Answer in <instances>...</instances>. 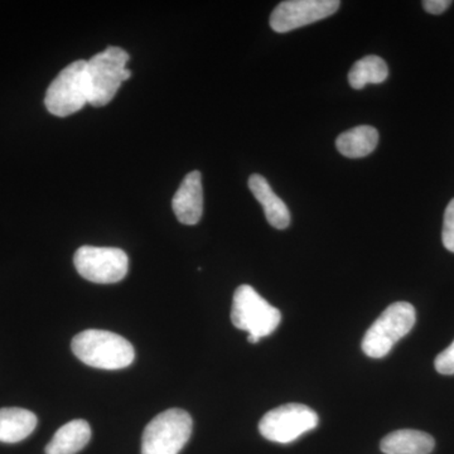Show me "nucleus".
Segmentation results:
<instances>
[{
	"label": "nucleus",
	"instance_id": "nucleus-15",
	"mask_svg": "<svg viewBox=\"0 0 454 454\" xmlns=\"http://www.w3.org/2000/svg\"><path fill=\"white\" fill-rule=\"evenodd\" d=\"M379 143V133L370 125H361L340 134L336 146L348 158H363L372 154Z\"/></svg>",
	"mask_w": 454,
	"mask_h": 454
},
{
	"label": "nucleus",
	"instance_id": "nucleus-1",
	"mask_svg": "<svg viewBox=\"0 0 454 454\" xmlns=\"http://www.w3.org/2000/svg\"><path fill=\"white\" fill-rule=\"evenodd\" d=\"M71 348L74 356L95 369H125L136 358V351L129 340L109 331H83L74 337Z\"/></svg>",
	"mask_w": 454,
	"mask_h": 454
},
{
	"label": "nucleus",
	"instance_id": "nucleus-17",
	"mask_svg": "<svg viewBox=\"0 0 454 454\" xmlns=\"http://www.w3.org/2000/svg\"><path fill=\"white\" fill-rule=\"evenodd\" d=\"M442 240L444 247L454 253V199L447 206L444 212L443 231H442Z\"/></svg>",
	"mask_w": 454,
	"mask_h": 454
},
{
	"label": "nucleus",
	"instance_id": "nucleus-12",
	"mask_svg": "<svg viewBox=\"0 0 454 454\" xmlns=\"http://www.w3.org/2000/svg\"><path fill=\"white\" fill-rule=\"evenodd\" d=\"M435 441L428 433L414 429H400L382 438L381 452L384 454H430Z\"/></svg>",
	"mask_w": 454,
	"mask_h": 454
},
{
	"label": "nucleus",
	"instance_id": "nucleus-5",
	"mask_svg": "<svg viewBox=\"0 0 454 454\" xmlns=\"http://www.w3.org/2000/svg\"><path fill=\"white\" fill-rule=\"evenodd\" d=\"M192 418L184 409H168L145 427L142 454H178L192 435Z\"/></svg>",
	"mask_w": 454,
	"mask_h": 454
},
{
	"label": "nucleus",
	"instance_id": "nucleus-8",
	"mask_svg": "<svg viewBox=\"0 0 454 454\" xmlns=\"http://www.w3.org/2000/svg\"><path fill=\"white\" fill-rule=\"evenodd\" d=\"M74 264L80 276L97 284L121 282L129 270V258L118 247L86 245L74 253Z\"/></svg>",
	"mask_w": 454,
	"mask_h": 454
},
{
	"label": "nucleus",
	"instance_id": "nucleus-14",
	"mask_svg": "<svg viewBox=\"0 0 454 454\" xmlns=\"http://www.w3.org/2000/svg\"><path fill=\"white\" fill-rule=\"evenodd\" d=\"M37 423V417L27 409H0V442L18 443L25 441L32 434Z\"/></svg>",
	"mask_w": 454,
	"mask_h": 454
},
{
	"label": "nucleus",
	"instance_id": "nucleus-19",
	"mask_svg": "<svg viewBox=\"0 0 454 454\" xmlns=\"http://www.w3.org/2000/svg\"><path fill=\"white\" fill-rule=\"evenodd\" d=\"M450 5H452L450 0H426V2H423L424 9L429 14H434V16L444 13Z\"/></svg>",
	"mask_w": 454,
	"mask_h": 454
},
{
	"label": "nucleus",
	"instance_id": "nucleus-2",
	"mask_svg": "<svg viewBox=\"0 0 454 454\" xmlns=\"http://www.w3.org/2000/svg\"><path fill=\"white\" fill-rule=\"evenodd\" d=\"M128 61L129 55L119 47H109L86 61L90 106H106L113 100L121 83L131 77Z\"/></svg>",
	"mask_w": 454,
	"mask_h": 454
},
{
	"label": "nucleus",
	"instance_id": "nucleus-4",
	"mask_svg": "<svg viewBox=\"0 0 454 454\" xmlns=\"http://www.w3.org/2000/svg\"><path fill=\"white\" fill-rule=\"evenodd\" d=\"M417 313L408 301H396L387 307L367 330L363 340L366 356L382 358L393 349L403 337L413 330Z\"/></svg>",
	"mask_w": 454,
	"mask_h": 454
},
{
	"label": "nucleus",
	"instance_id": "nucleus-6",
	"mask_svg": "<svg viewBox=\"0 0 454 454\" xmlns=\"http://www.w3.org/2000/svg\"><path fill=\"white\" fill-rule=\"evenodd\" d=\"M86 104H89L86 61L73 62L57 74L47 89L44 106L53 115L65 118L79 112Z\"/></svg>",
	"mask_w": 454,
	"mask_h": 454
},
{
	"label": "nucleus",
	"instance_id": "nucleus-13",
	"mask_svg": "<svg viewBox=\"0 0 454 454\" xmlns=\"http://www.w3.org/2000/svg\"><path fill=\"white\" fill-rule=\"evenodd\" d=\"M91 439L90 424L83 419L65 424L46 447V454H76L83 450Z\"/></svg>",
	"mask_w": 454,
	"mask_h": 454
},
{
	"label": "nucleus",
	"instance_id": "nucleus-7",
	"mask_svg": "<svg viewBox=\"0 0 454 454\" xmlns=\"http://www.w3.org/2000/svg\"><path fill=\"white\" fill-rule=\"evenodd\" d=\"M318 422V415L309 406L286 404L262 418L259 432L268 441L286 444L315 429Z\"/></svg>",
	"mask_w": 454,
	"mask_h": 454
},
{
	"label": "nucleus",
	"instance_id": "nucleus-18",
	"mask_svg": "<svg viewBox=\"0 0 454 454\" xmlns=\"http://www.w3.org/2000/svg\"><path fill=\"white\" fill-rule=\"evenodd\" d=\"M435 370L442 375H454V340L452 345L438 355L434 361Z\"/></svg>",
	"mask_w": 454,
	"mask_h": 454
},
{
	"label": "nucleus",
	"instance_id": "nucleus-9",
	"mask_svg": "<svg viewBox=\"0 0 454 454\" xmlns=\"http://www.w3.org/2000/svg\"><path fill=\"white\" fill-rule=\"evenodd\" d=\"M340 5L339 0H288L274 9L270 27L278 33L294 31L333 16Z\"/></svg>",
	"mask_w": 454,
	"mask_h": 454
},
{
	"label": "nucleus",
	"instance_id": "nucleus-10",
	"mask_svg": "<svg viewBox=\"0 0 454 454\" xmlns=\"http://www.w3.org/2000/svg\"><path fill=\"white\" fill-rule=\"evenodd\" d=\"M172 208L179 223L192 226L203 214L202 175L199 170L188 173L172 200Z\"/></svg>",
	"mask_w": 454,
	"mask_h": 454
},
{
	"label": "nucleus",
	"instance_id": "nucleus-11",
	"mask_svg": "<svg viewBox=\"0 0 454 454\" xmlns=\"http://www.w3.org/2000/svg\"><path fill=\"white\" fill-rule=\"evenodd\" d=\"M249 188L264 208L268 223L278 230L286 229L291 223V212L283 200L276 195L267 179L260 175H253L249 178Z\"/></svg>",
	"mask_w": 454,
	"mask_h": 454
},
{
	"label": "nucleus",
	"instance_id": "nucleus-3",
	"mask_svg": "<svg viewBox=\"0 0 454 454\" xmlns=\"http://www.w3.org/2000/svg\"><path fill=\"white\" fill-rule=\"evenodd\" d=\"M231 321L239 330L249 333L250 343L270 336L282 321V313L268 303L253 286H239L232 301Z\"/></svg>",
	"mask_w": 454,
	"mask_h": 454
},
{
	"label": "nucleus",
	"instance_id": "nucleus-16",
	"mask_svg": "<svg viewBox=\"0 0 454 454\" xmlns=\"http://www.w3.org/2000/svg\"><path fill=\"white\" fill-rule=\"evenodd\" d=\"M389 68L387 62L378 56H366L358 59L356 64L352 66L348 74V82L352 88L361 90L369 83H382L387 79Z\"/></svg>",
	"mask_w": 454,
	"mask_h": 454
}]
</instances>
